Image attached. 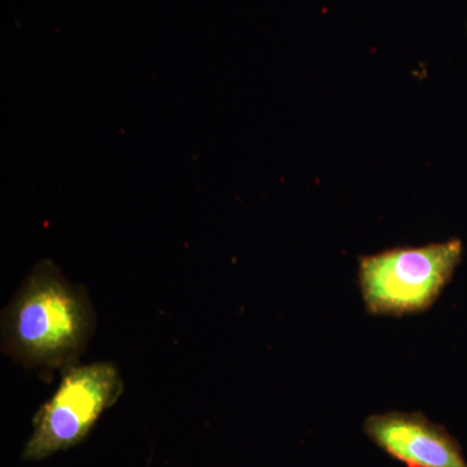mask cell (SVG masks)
Returning <instances> with one entry per match:
<instances>
[{
  "instance_id": "obj_1",
  "label": "cell",
  "mask_w": 467,
  "mask_h": 467,
  "mask_svg": "<svg viewBox=\"0 0 467 467\" xmlns=\"http://www.w3.org/2000/svg\"><path fill=\"white\" fill-rule=\"evenodd\" d=\"M97 313L84 285L51 260L33 267L2 312V352L26 368L66 370L79 362Z\"/></svg>"
},
{
  "instance_id": "obj_2",
  "label": "cell",
  "mask_w": 467,
  "mask_h": 467,
  "mask_svg": "<svg viewBox=\"0 0 467 467\" xmlns=\"http://www.w3.org/2000/svg\"><path fill=\"white\" fill-rule=\"evenodd\" d=\"M462 257L459 239L359 257L358 285L374 316L417 315L434 306Z\"/></svg>"
},
{
  "instance_id": "obj_3",
  "label": "cell",
  "mask_w": 467,
  "mask_h": 467,
  "mask_svg": "<svg viewBox=\"0 0 467 467\" xmlns=\"http://www.w3.org/2000/svg\"><path fill=\"white\" fill-rule=\"evenodd\" d=\"M124 389L113 362L77 364L61 371L57 391L33 418V432L21 460L42 461L81 444Z\"/></svg>"
},
{
  "instance_id": "obj_4",
  "label": "cell",
  "mask_w": 467,
  "mask_h": 467,
  "mask_svg": "<svg viewBox=\"0 0 467 467\" xmlns=\"http://www.w3.org/2000/svg\"><path fill=\"white\" fill-rule=\"evenodd\" d=\"M364 432L407 467H467L459 442L422 413L387 411L368 416Z\"/></svg>"
}]
</instances>
